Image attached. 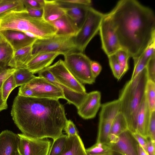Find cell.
<instances>
[{
  "label": "cell",
  "mask_w": 155,
  "mask_h": 155,
  "mask_svg": "<svg viewBox=\"0 0 155 155\" xmlns=\"http://www.w3.org/2000/svg\"><path fill=\"white\" fill-rule=\"evenodd\" d=\"M13 120L22 134L38 139H55L62 134L66 121L59 100L17 95L11 111Z\"/></svg>",
  "instance_id": "cell-1"
},
{
  "label": "cell",
  "mask_w": 155,
  "mask_h": 155,
  "mask_svg": "<svg viewBox=\"0 0 155 155\" xmlns=\"http://www.w3.org/2000/svg\"><path fill=\"white\" fill-rule=\"evenodd\" d=\"M121 48L138 58L155 41V15L151 8L135 0H121L108 13Z\"/></svg>",
  "instance_id": "cell-2"
},
{
  "label": "cell",
  "mask_w": 155,
  "mask_h": 155,
  "mask_svg": "<svg viewBox=\"0 0 155 155\" xmlns=\"http://www.w3.org/2000/svg\"><path fill=\"white\" fill-rule=\"evenodd\" d=\"M148 80L146 67L134 79L127 81L120 92V111L125 117L128 129L132 133H136L137 114Z\"/></svg>",
  "instance_id": "cell-3"
},
{
  "label": "cell",
  "mask_w": 155,
  "mask_h": 155,
  "mask_svg": "<svg viewBox=\"0 0 155 155\" xmlns=\"http://www.w3.org/2000/svg\"><path fill=\"white\" fill-rule=\"evenodd\" d=\"M11 30L31 33L38 39L51 38L56 34V28L43 18L30 16L26 10L12 11L0 18V31Z\"/></svg>",
  "instance_id": "cell-4"
},
{
  "label": "cell",
  "mask_w": 155,
  "mask_h": 155,
  "mask_svg": "<svg viewBox=\"0 0 155 155\" xmlns=\"http://www.w3.org/2000/svg\"><path fill=\"white\" fill-rule=\"evenodd\" d=\"M104 14L91 6L87 10L85 20L74 37L78 51L83 53L87 45L99 31Z\"/></svg>",
  "instance_id": "cell-5"
},
{
  "label": "cell",
  "mask_w": 155,
  "mask_h": 155,
  "mask_svg": "<svg viewBox=\"0 0 155 155\" xmlns=\"http://www.w3.org/2000/svg\"><path fill=\"white\" fill-rule=\"evenodd\" d=\"M64 62L70 72L83 84H92L96 78L91 70V60L86 55L79 51L64 55Z\"/></svg>",
  "instance_id": "cell-6"
},
{
  "label": "cell",
  "mask_w": 155,
  "mask_h": 155,
  "mask_svg": "<svg viewBox=\"0 0 155 155\" xmlns=\"http://www.w3.org/2000/svg\"><path fill=\"white\" fill-rule=\"evenodd\" d=\"M74 37L55 35L46 39H37L32 45V55L45 52H59L64 55L78 51L75 44Z\"/></svg>",
  "instance_id": "cell-7"
},
{
  "label": "cell",
  "mask_w": 155,
  "mask_h": 155,
  "mask_svg": "<svg viewBox=\"0 0 155 155\" xmlns=\"http://www.w3.org/2000/svg\"><path fill=\"white\" fill-rule=\"evenodd\" d=\"M101 107L96 142L108 143V136L111 125L120 111V101L117 99L102 104Z\"/></svg>",
  "instance_id": "cell-8"
},
{
  "label": "cell",
  "mask_w": 155,
  "mask_h": 155,
  "mask_svg": "<svg viewBox=\"0 0 155 155\" xmlns=\"http://www.w3.org/2000/svg\"><path fill=\"white\" fill-rule=\"evenodd\" d=\"M99 31L102 49L108 57L115 54L121 48L108 13L105 14Z\"/></svg>",
  "instance_id": "cell-9"
},
{
  "label": "cell",
  "mask_w": 155,
  "mask_h": 155,
  "mask_svg": "<svg viewBox=\"0 0 155 155\" xmlns=\"http://www.w3.org/2000/svg\"><path fill=\"white\" fill-rule=\"evenodd\" d=\"M18 135V155H48L51 146L50 141L31 137L22 134Z\"/></svg>",
  "instance_id": "cell-10"
},
{
  "label": "cell",
  "mask_w": 155,
  "mask_h": 155,
  "mask_svg": "<svg viewBox=\"0 0 155 155\" xmlns=\"http://www.w3.org/2000/svg\"><path fill=\"white\" fill-rule=\"evenodd\" d=\"M47 68L56 79L66 87L79 93H87L83 84L70 72L63 60H58Z\"/></svg>",
  "instance_id": "cell-11"
},
{
  "label": "cell",
  "mask_w": 155,
  "mask_h": 155,
  "mask_svg": "<svg viewBox=\"0 0 155 155\" xmlns=\"http://www.w3.org/2000/svg\"><path fill=\"white\" fill-rule=\"evenodd\" d=\"M25 85L34 91L35 97L64 99L62 90L43 77L36 76Z\"/></svg>",
  "instance_id": "cell-12"
},
{
  "label": "cell",
  "mask_w": 155,
  "mask_h": 155,
  "mask_svg": "<svg viewBox=\"0 0 155 155\" xmlns=\"http://www.w3.org/2000/svg\"><path fill=\"white\" fill-rule=\"evenodd\" d=\"M101 94L99 91L87 93L83 102L77 108L78 114L84 119L95 117L101 106Z\"/></svg>",
  "instance_id": "cell-13"
},
{
  "label": "cell",
  "mask_w": 155,
  "mask_h": 155,
  "mask_svg": "<svg viewBox=\"0 0 155 155\" xmlns=\"http://www.w3.org/2000/svg\"><path fill=\"white\" fill-rule=\"evenodd\" d=\"M138 143L128 129L118 136L116 142L110 145L112 151L122 155H138Z\"/></svg>",
  "instance_id": "cell-14"
},
{
  "label": "cell",
  "mask_w": 155,
  "mask_h": 155,
  "mask_svg": "<svg viewBox=\"0 0 155 155\" xmlns=\"http://www.w3.org/2000/svg\"><path fill=\"white\" fill-rule=\"evenodd\" d=\"M38 76L43 77L49 81L57 85L63 90L64 99L70 104H72L77 108L84 99L87 93L85 94L79 93L68 88L61 84L54 76L46 68L38 73Z\"/></svg>",
  "instance_id": "cell-15"
},
{
  "label": "cell",
  "mask_w": 155,
  "mask_h": 155,
  "mask_svg": "<svg viewBox=\"0 0 155 155\" xmlns=\"http://www.w3.org/2000/svg\"><path fill=\"white\" fill-rule=\"evenodd\" d=\"M0 36L10 45L14 52L33 45L38 39L29 37L22 32L11 30L0 31Z\"/></svg>",
  "instance_id": "cell-16"
},
{
  "label": "cell",
  "mask_w": 155,
  "mask_h": 155,
  "mask_svg": "<svg viewBox=\"0 0 155 155\" xmlns=\"http://www.w3.org/2000/svg\"><path fill=\"white\" fill-rule=\"evenodd\" d=\"M60 54H61L59 52H49L32 55L25 68L34 74L38 73L50 66L55 59Z\"/></svg>",
  "instance_id": "cell-17"
},
{
  "label": "cell",
  "mask_w": 155,
  "mask_h": 155,
  "mask_svg": "<svg viewBox=\"0 0 155 155\" xmlns=\"http://www.w3.org/2000/svg\"><path fill=\"white\" fill-rule=\"evenodd\" d=\"M18 137L8 130L0 133V155H18Z\"/></svg>",
  "instance_id": "cell-18"
},
{
  "label": "cell",
  "mask_w": 155,
  "mask_h": 155,
  "mask_svg": "<svg viewBox=\"0 0 155 155\" xmlns=\"http://www.w3.org/2000/svg\"><path fill=\"white\" fill-rule=\"evenodd\" d=\"M49 22L56 28L57 35L74 37L79 30L77 24L66 14Z\"/></svg>",
  "instance_id": "cell-19"
},
{
  "label": "cell",
  "mask_w": 155,
  "mask_h": 155,
  "mask_svg": "<svg viewBox=\"0 0 155 155\" xmlns=\"http://www.w3.org/2000/svg\"><path fill=\"white\" fill-rule=\"evenodd\" d=\"M151 111L145 95L138 111L136 133L147 138Z\"/></svg>",
  "instance_id": "cell-20"
},
{
  "label": "cell",
  "mask_w": 155,
  "mask_h": 155,
  "mask_svg": "<svg viewBox=\"0 0 155 155\" xmlns=\"http://www.w3.org/2000/svg\"><path fill=\"white\" fill-rule=\"evenodd\" d=\"M32 45L14 52L8 66L16 69L25 67L32 57Z\"/></svg>",
  "instance_id": "cell-21"
},
{
  "label": "cell",
  "mask_w": 155,
  "mask_h": 155,
  "mask_svg": "<svg viewBox=\"0 0 155 155\" xmlns=\"http://www.w3.org/2000/svg\"><path fill=\"white\" fill-rule=\"evenodd\" d=\"M43 18L50 22L60 18L66 14L65 9L57 0H44Z\"/></svg>",
  "instance_id": "cell-22"
},
{
  "label": "cell",
  "mask_w": 155,
  "mask_h": 155,
  "mask_svg": "<svg viewBox=\"0 0 155 155\" xmlns=\"http://www.w3.org/2000/svg\"><path fill=\"white\" fill-rule=\"evenodd\" d=\"M60 155H87L86 149L79 135L68 136L64 149Z\"/></svg>",
  "instance_id": "cell-23"
},
{
  "label": "cell",
  "mask_w": 155,
  "mask_h": 155,
  "mask_svg": "<svg viewBox=\"0 0 155 155\" xmlns=\"http://www.w3.org/2000/svg\"><path fill=\"white\" fill-rule=\"evenodd\" d=\"M90 6H91L74 5L64 8L65 9L66 14L75 22L80 28L85 20L87 10Z\"/></svg>",
  "instance_id": "cell-24"
},
{
  "label": "cell",
  "mask_w": 155,
  "mask_h": 155,
  "mask_svg": "<svg viewBox=\"0 0 155 155\" xmlns=\"http://www.w3.org/2000/svg\"><path fill=\"white\" fill-rule=\"evenodd\" d=\"M25 10L21 0H1L0 1V18L11 12Z\"/></svg>",
  "instance_id": "cell-25"
},
{
  "label": "cell",
  "mask_w": 155,
  "mask_h": 155,
  "mask_svg": "<svg viewBox=\"0 0 155 155\" xmlns=\"http://www.w3.org/2000/svg\"><path fill=\"white\" fill-rule=\"evenodd\" d=\"M127 129H128L126 119L124 114L119 111L113 121L108 136H118Z\"/></svg>",
  "instance_id": "cell-26"
},
{
  "label": "cell",
  "mask_w": 155,
  "mask_h": 155,
  "mask_svg": "<svg viewBox=\"0 0 155 155\" xmlns=\"http://www.w3.org/2000/svg\"><path fill=\"white\" fill-rule=\"evenodd\" d=\"M13 75L17 87L27 84L36 77L25 67L17 68Z\"/></svg>",
  "instance_id": "cell-27"
},
{
  "label": "cell",
  "mask_w": 155,
  "mask_h": 155,
  "mask_svg": "<svg viewBox=\"0 0 155 155\" xmlns=\"http://www.w3.org/2000/svg\"><path fill=\"white\" fill-rule=\"evenodd\" d=\"M14 53L10 45L3 40L0 42V66L1 69L6 68Z\"/></svg>",
  "instance_id": "cell-28"
},
{
  "label": "cell",
  "mask_w": 155,
  "mask_h": 155,
  "mask_svg": "<svg viewBox=\"0 0 155 155\" xmlns=\"http://www.w3.org/2000/svg\"><path fill=\"white\" fill-rule=\"evenodd\" d=\"M67 138V135L62 134L54 139L48 155H60L64 149Z\"/></svg>",
  "instance_id": "cell-29"
},
{
  "label": "cell",
  "mask_w": 155,
  "mask_h": 155,
  "mask_svg": "<svg viewBox=\"0 0 155 155\" xmlns=\"http://www.w3.org/2000/svg\"><path fill=\"white\" fill-rule=\"evenodd\" d=\"M145 95L150 111H155V82L148 80L146 86Z\"/></svg>",
  "instance_id": "cell-30"
},
{
  "label": "cell",
  "mask_w": 155,
  "mask_h": 155,
  "mask_svg": "<svg viewBox=\"0 0 155 155\" xmlns=\"http://www.w3.org/2000/svg\"><path fill=\"white\" fill-rule=\"evenodd\" d=\"M115 54L120 66L122 78L129 69L128 60L130 56L127 51L121 48L117 51Z\"/></svg>",
  "instance_id": "cell-31"
},
{
  "label": "cell",
  "mask_w": 155,
  "mask_h": 155,
  "mask_svg": "<svg viewBox=\"0 0 155 155\" xmlns=\"http://www.w3.org/2000/svg\"><path fill=\"white\" fill-rule=\"evenodd\" d=\"M110 145L107 143L96 142L86 149L87 155H98L112 151Z\"/></svg>",
  "instance_id": "cell-32"
},
{
  "label": "cell",
  "mask_w": 155,
  "mask_h": 155,
  "mask_svg": "<svg viewBox=\"0 0 155 155\" xmlns=\"http://www.w3.org/2000/svg\"><path fill=\"white\" fill-rule=\"evenodd\" d=\"M16 87L13 74L4 81L2 86L1 91L3 100L7 101L11 92Z\"/></svg>",
  "instance_id": "cell-33"
},
{
  "label": "cell",
  "mask_w": 155,
  "mask_h": 155,
  "mask_svg": "<svg viewBox=\"0 0 155 155\" xmlns=\"http://www.w3.org/2000/svg\"><path fill=\"white\" fill-rule=\"evenodd\" d=\"M109 64L114 77L119 80L122 78L121 68L115 54L108 57Z\"/></svg>",
  "instance_id": "cell-34"
},
{
  "label": "cell",
  "mask_w": 155,
  "mask_h": 155,
  "mask_svg": "<svg viewBox=\"0 0 155 155\" xmlns=\"http://www.w3.org/2000/svg\"><path fill=\"white\" fill-rule=\"evenodd\" d=\"M134 68L130 79H134L147 66L148 62L144 60L140 56L133 58Z\"/></svg>",
  "instance_id": "cell-35"
},
{
  "label": "cell",
  "mask_w": 155,
  "mask_h": 155,
  "mask_svg": "<svg viewBox=\"0 0 155 155\" xmlns=\"http://www.w3.org/2000/svg\"><path fill=\"white\" fill-rule=\"evenodd\" d=\"M63 7L70 6H91V1L90 0H56Z\"/></svg>",
  "instance_id": "cell-36"
},
{
  "label": "cell",
  "mask_w": 155,
  "mask_h": 155,
  "mask_svg": "<svg viewBox=\"0 0 155 155\" xmlns=\"http://www.w3.org/2000/svg\"><path fill=\"white\" fill-rule=\"evenodd\" d=\"M146 68L147 70L148 80L155 82V54L148 61Z\"/></svg>",
  "instance_id": "cell-37"
},
{
  "label": "cell",
  "mask_w": 155,
  "mask_h": 155,
  "mask_svg": "<svg viewBox=\"0 0 155 155\" xmlns=\"http://www.w3.org/2000/svg\"><path fill=\"white\" fill-rule=\"evenodd\" d=\"M147 137L155 142V111H151L148 127Z\"/></svg>",
  "instance_id": "cell-38"
},
{
  "label": "cell",
  "mask_w": 155,
  "mask_h": 155,
  "mask_svg": "<svg viewBox=\"0 0 155 155\" xmlns=\"http://www.w3.org/2000/svg\"><path fill=\"white\" fill-rule=\"evenodd\" d=\"M155 54V41H153L146 48L140 56L146 62Z\"/></svg>",
  "instance_id": "cell-39"
},
{
  "label": "cell",
  "mask_w": 155,
  "mask_h": 155,
  "mask_svg": "<svg viewBox=\"0 0 155 155\" xmlns=\"http://www.w3.org/2000/svg\"><path fill=\"white\" fill-rule=\"evenodd\" d=\"M64 130L68 137L78 135L75 125L70 120H67L66 121Z\"/></svg>",
  "instance_id": "cell-40"
},
{
  "label": "cell",
  "mask_w": 155,
  "mask_h": 155,
  "mask_svg": "<svg viewBox=\"0 0 155 155\" xmlns=\"http://www.w3.org/2000/svg\"><path fill=\"white\" fill-rule=\"evenodd\" d=\"M25 8H43L44 0H21Z\"/></svg>",
  "instance_id": "cell-41"
},
{
  "label": "cell",
  "mask_w": 155,
  "mask_h": 155,
  "mask_svg": "<svg viewBox=\"0 0 155 155\" xmlns=\"http://www.w3.org/2000/svg\"><path fill=\"white\" fill-rule=\"evenodd\" d=\"M16 69V68H6L0 70V90L4 81L12 75Z\"/></svg>",
  "instance_id": "cell-42"
},
{
  "label": "cell",
  "mask_w": 155,
  "mask_h": 155,
  "mask_svg": "<svg viewBox=\"0 0 155 155\" xmlns=\"http://www.w3.org/2000/svg\"><path fill=\"white\" fill-rule=\"evenodd\" d=\"M17 95L26 97H35L34 91L25 85L19 88Z\"/></svg>",
  "instance_id": "cell-43"
},
{
  "label": "cell",
  "mask_w": 155,
  "mask_h": 155,
  "mask_svg": "<svg viewBox=\"0 0 155 155\" xmlns=\"http://www.w3.org/2000/svg\"><path fill=\"white\" fill-rule=\"evenodd\" d=\"M25 8L30 16L36 18H43V8Z\"/></svg>",
  "instance_id": "cell-44"
},
{
  "label": "cell",
  "mask_w": 155,
  "mask_h": 155,
  "mask_svg": "<svg viewBox=\"0 0 155 155\" xmlns=\"http://www.w3.org/2000/svg\"><path fill=\"white\" fill-rule=\"evenodd\" d=\"M132 134L138 143L146 152L147 137L145 138L137 133H132Z\"/></svg>",
  "instance_id": "cell-45"
},
{
  "label": "cell",
  "mask_w": 155,
  "mask_h": 155,
  "mask_svg": "<svg viewBox=\"0 0 155 155\" xmlns=\"http://www.w3.org/2000/svg\"><path fill=\"white\" fill-rule=\"evenodd\" d=\"M91 67L92 73L94 77L96 78L101 71V66L97 62L92 61Z\"/></svg>",
  "instance_id": "cell-46"
},
{
  "label": "cell",
  "mask_w": 155,
  "mask_h": 155,
  "mask_svg": "<svg viewBox=\"0 0 155 155\" xmlns=\"http://www.w3.org/2000/svg\"><path fill=\"white\" fill-rule=\"evenodd\" d=\"M146 152L148 155H155V142L148 137H147Z\"/></svg>",
  "instance_id": "cell-47"
},
{
  "label": "cell",
  "mask_w": 155,
  "mask_h": 155,
  "mask_svg": "<svg viewBox=\"0 0 155 155\" xmlns=\"http://www.w3.org/2000/svg\"><path fill=\"white\" fill-rule=\"evenodd\" d=\"M7 101H4L2 97L1 89L0 90V112L8 108Z\"/></svg>",
  "instance_id": "cell-48"
},
{
  "label": "cell",
  "mask_w": 155,
  "mask_h": 155,
  "mask_svg": "<svg viewBox=\"0 0 155 155\" xmlns=\"http://www.w3.org/2000/svg\"><path fill=\"white\" fill-rule=\"evenodd\" d=\"M138 155H148L147 153L138 143L137 147Z\"/></svg>",
  "instance_id": "cell-49"
},
{
  "label": "cell",
  "mask_w": 155,
  "mask_h": 155,
  "mask_svg": "<svg viewBox=\"0 0 155 155\" xmlns=\"http://www.w3.org/2000/svg\"><path fill=\"white\" fill-rule=\"evenodd\" d=\"M98 155H122L120 153L114 151H111L108 152Z\"/></svg>",
  "instance_id": "cell-50"
},
{
  "label": "cell",
  "mask_w": 155,
  "mask_h": 155,
  "mask_svg": "<svg viewBox=\"0 0 155 155\" xmlns=\"http://www.w3.org/2000/svg\"><path fill=\"white\" fill-rule=\"evenodd\" d=\"M3 40L0 36V42H2Z\"/></svg>",
  "instance_id": "cell-51"
},
{
  "label": "cell",
  "mask_w": 155,
  "mask_h": 155,
  "mask_svg": "<svg viewBox=\"0 0 155 155\" xmlns=\"http://www.w3.org/2000/svg\"><path fill=\"white\" fill-rule=\"evenodd\" d=\"M1 70V67H0V70Z\"/></svg>",
  "instance_id": "cell-52"
},
{
  "label": "cell",
  "mask_w": 155,
  "mask_h": 155,
  "mask_svg": "<svg viewBox=\"0 0 155 155\" xmlns=\"http://www.w3.org/2000/svg\"><path fill=\"white\" fill-rule=\"evenodd\" d=\"M1 1V0H0V1Z\"/></svg>",
  "instance_id": "cell-53"
}]
</instances>
